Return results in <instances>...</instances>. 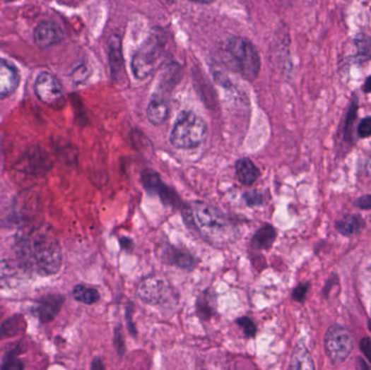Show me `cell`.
Segmentation results:
<instances>
[{
	"mask_svg": "<svg viewBox=\"0 0 371 370\" xmlns=\"http://www.w3.org/2000/svg\"><path fill=\"white\" fill-rule=\"evenodd\" d=\"M236 323L240 326L245 337L254 338L257 335V326L253 323L252 319L249 318V317H240V318L237 319Z\"/></svg>",
	"mask_w": 371,
	"mask_h": 370,
	"instance_id": "obj_25",
	"label": "cell"
},
{
	"mask_svg": "<svg viewBox=\"0 0 371 370\" xmlns=\"http://www.w3.org/2000/svg\"><path fill=\"white\" fill-rule=\"evenodd\" d=\"M308 285H300L299 287L295 289L293 291V299L298 302H302L305 299L306 293L308 290Z\"/></svg>",
	"mask_w": 371,
	"mask_h": 370,
	"instance_id": "obj_30",
	"label": "cell"
},
{
	"mask_svg": "<svg viewBox=\"0 0 371 370\" xmlns=\"http://www.w3.org/2000/svg\"><path fill=\"white\" fill-rule=\"evenodd\" d=\"M277 238V230L271 225H265L259 228L251 239V246L254 250H269Z\"/></svg>",
	"mask_w": 371,
	"mask_h": 370,
	"instance_id": "obj_16",
	"label": "cell"
},
{
	"mask_svg": "<svg viewBox=\"0 0 371 370\" xmlns=\"http://www.w3.org/2000/svg\"><path fill=\"white\" fill-rule=\"evenodd\" d=\"M364 353L366 354V357H368L369 361L371 363V343L369 339L362 340V345H360Z\"/></svg>",
	"mask_w": 371,
	"mask_h": 370,
	"instance_id": "obj_33",
	"label": "cell"
},
{
	"mask_svg": "<svg viewBox=\"0 0 371 370\" xmlns=\"http://www.w3.org/2000/svg\"><path fill=\"white\" fill-rule=\"evenodd\" d=\"M114 345L115 349L119 352V355L125 353V343H124L123 335H122L121 326H117L114 330Z\"/></svg>",
	"mask_w": 371,
	"mask_h": 370,
	"instance_id": "obj_28",
	"label": "cell"
},
{
	"mask_svg": "<svg viewBox=\"0 0 371 370\" xmlns=\"http://www.w3.org/2000/svg\"><path fill=\"white\" fill-rule=\"evenodd\" d=\"M119 244H121L122 249L126 251V252H131L134 250V242L131 238L122 237V238H119Z\"/></svg>",
	"mask_w": 371,
	"mask_h": 370,
	"instance_id": "obj_32",
	"label": "cell"
},
{
	"mask_svg": "<svg viewBox=\"0 0 371 370\" xmlns=\"http://www.w3.org/2000/svg\"><path fill=\"white\" fill-rule=\"evenodd\" d=\"M365 222L358 215H346L336 224V229L344 236L358 234L364 228Z\"/></svg>",
	"mask_w": 371,
	"mask_h": 370,
	"instance_id": "obj_19",
	"label": "cell"
},
{
	"mask_svg": "<svg viewBox=\"0 0 371 370\" xmlns=\"http://www.w3.org/2000/svg\"><path fill=\"white\" fill-rule=\"evenodd\" d=\"M358 135L362 138H368L371 136V117H366L360 122L358 126Z\"/></svg>",
	"mask_w": 371,
	"mask_h": 370,
	"instance_id": "obj_29",
	"label": "cell"
},
{
	"mask_svg": "<svg viewBox=\"0 0 371 370\" xmlns=\"http://www.w3.org/2000/svg\"><path fill=\"white\" fill-rule=\"evenodd\" d=\"M161 258L167 264L175 265L177 268H184V270H192L196 268V261L188 251L175 248L170 244L163 249Z\"/></svg>",
	"mask_w": 371,
	"mask_h": 370,
	"instance_id": "obj_13",
	"label": "cell"
},
{
	"mask_svg": "<svg viewBox=\"0 0 371 370\" xmlns=\"http://www.w3.org/2000/svg\"><path fill=\"white\" fill-rule=\"evenodd\" d=\"M91 369H105V365H103L102 361L100 359H95L91 363Z\"/></svg>",
	"mask_w": 371,
	"mask_h": 370,
	"instance_id": "obj_35",
	"label": "cell"
},
{
	"mask_svg": "<svg viewBox=\"0 0 371 370\" xmlns=\"http://www.w3.org/2000/svg\"><path fill=\"white\" fill-rule=\"evenodd\" d=\"M8 3H12V1H16V0H6Z\"/></svg>",
	"mask_w": 371,
	"mask_h": 370,
	"instance_id": "obj_38",
	"label": "cell"
},
{
	"mask_svg": "<svg viewBox=\"0 0 371 370\" xmlns=\"http://www.w3.org/2000/svg\"><path fill=\"white\" fill-rule=\"evenodd\" d=\"M28 165L33 173L38 172V173L42 174V171L49 169V167H47V160L45 159L44 155L42 153H34L30 155Z\"/></svg>",
	"mask_w": 371,
	"mask_h": 370,
	"instance_id": "obj_24",
	"label": "cell"
},
{
	"mask_svg": "<svg viewBox=\"0 0 371 370\" xmlns=\"http://www.w3.org/2000/svg\"><path fill=\"white\" fill-rule=\"evenodd\" d=\"M355 205L360 208V209L369 210L371 209V195L360 197V199L355 201Z\"/></svg>",
	"mask_w": 371,
	"mask_h": 370,
	"instance_id": "obj_31",
	"label": "cell"
},
{
	"mask_svg": "<svg viewBox=\"0 0 371 370\" xmlns=\"http://www.w3.org/2000/svg\"><path fill=\"white\" fill-rule=\"evenodd\" d=\"M190 1L198 4H211L214 3L215 0H190Z\"/></svg>",
	"mask_w": 371,
	"mask_h": 370,
	"instance_id": "obj_37",
	"label": "cell"
},
{
	"mask_svg": "<svg viewBox=\"0 0 371 370\" xmlns=\"http://www.w3.org/2000/svg\"><path fill=\"white\" fill-rule=\"evenodd\" d=\"M165 1H173V0H165Z\"/></svg>",
	"mask_w": 371,
	"mask_h": 370,
	"instance_id": "obj_39",
	"label": "cell"
},
{
	"mask_svg": "<svg viewBox=\"0 0 371 370\" xmlns=\"http://www.w3.org/2000/svg\"><path fill=\"white\" fill-rule=\"evenodd\" d=\"M236 176L242 185L251 186L259 179L261 172L250 159H240L236 163Z\"/></svg>",
	"mask_w": 371,
	"mask_h": 370,
	"instance_id": "obj_15",
	"label": "cell"
},
{
	"mask_svg": "<svg viewBox=\"0 0 371 370\" xmlns=\"http://www.w3.org/2000/svg\"><path fill=\"white\" fill-rule=\"evenodd\" d=\"M170 115V102L163 94L154 95L147 108L148 120L151 124L161 125Z\"/></svg>",
	"mask_w": 371,
	"mask_h": 370,
	"instance_id": "obj_14",
	"label": "cell"
},
{
	"mask_svg": "<svg viewBox=\"0 0 371 370\" xmlns=\"http://www.w3.org/2000/svg\"><path fill=\"white\" fill-rule=\"evenodd\" d=\"M243 199L247 202V205H261L263 203V196L259 195L257 191H247L243 195Z\"/></svg>",
	"mask_w": 371,
	"mask_h": 370,
	"instance_id": "obj_27",
	"label": "cell"
},
{
	"mask_svg": "<svg viewBox=\"0 0 371 370\" xmlns=\"http://www.w3.org/2000/svg\"><path fill=\"white\" fill-rule=\"evenodd\" d=\"M208 136V125L202 117L192 111H182L171 131L170 141L177 149L200 147Z\"/></svg>",
	"mask_w": 371,
	"mask_h": 370,
	"instance_id": "obj_4",
	"label": "cell"
},
{
	"mask_svg": "<svg viewBox=\"0 0 371 370\" xmlns=\"http://www.w3.org/2000/svg\"><path fill=\"white\" fill-rule=\"evenodd\" d=\"M324 349L334 365L343 363L354 349V338L343 326L334 325L324 337Z\"/></svg>",
	"mask_w": 371,
	"mask_h": 370,
	"instance_id": "obj_5",
	"label": "cell"
},
{
	"mask_svg": "<svg viewBox=\"0 0 371 370\" xmlns=\"http://www.w3.org/2000/svg\"><path fill=\"white\" fill-rule=\"evenodd\" d=\"M35 92L40 101L48 106L56 107L64 99V90L56 76L49 72H42L35 82Z\"/></svg>",
	"mask_w": 371,
	"mask_h": 370,
	"instance_id": "obj_8",
	"label": "cell"
},
{
	"mask_svg": "<svg viewBox=\"0 0 371 370\" xmlns=\"http://www.w3.org/2000/svg\"><path fill=\"white\" fill-rule=\"evenodd\" d=\"M73 298L77 302L83 304L91 305L98 302L100 300V293L96 288L86 286V285H76L73 289Z\"/></svg>",
	"mask_w": 371,
	"mask_h": 370,
	"instance_id": "obj_20",
	"label": "cell"
},
{
	"mask_svg": "<svg viewBox=\"0 0 371 370\" xmlns=\"http://www.w3.org/2000/svg\"><path fill=\"white\" fill-rule=\"evenodd\" d=\"M20 73L13 64L0 59V99L11 96L20 85Z\"/></svg>",
	"mask_w": 371,
	"mask_h": 370,
	"instance_id": "obj_11",
	"label": "cell"
},
{
	"mask_svg": "<svg viewBox=\"0 0 371 370\" xmlns=\"http://www.w3.org/2000/svg\"><path fill=\"white\" fill-rule=\"evenodd\" d=\"M289 368L291 369H314L315 368L311 354L306 349L305 345H298L293 350L291 359H290Z\"/></svg>",
	"mask_w": 371,
	"mask_h": 370,
	"instance_id": "obj_17",
	"label": "cell"
},
{
	"mask_svg": "<svg viewBox=\"0 0 371 370\" xmlns=\"http://www.w3.org/2000/svg\"><path fill=\"white\" fill-rule=\"evenodd\" d=\"M370 330H371V326H370Z\"/></svg>",
	"mask_w": 371,
	"mask_h": 370,
	"instance_id": "obj_40",
	"label": "cell"
},
{
	"mask_svg": "<svg viewBox=\"0 0 371 370\" xmlns=\"http://www.w3.org/2000/svg\"><path fill=\"white\" fill-rule=\"evenodd\" d=\"M21 345L14 347L7 352L3 359V364L0 365V369L18 370L23 369L24 364L20 359V355L22 354Z\"/></svg>",
	"mask_w": 371,
	"mask_h": 370,
	"instance_id": "obj_22",
	"label": "cell"
},
{
	"mask_svg": "<svg viewBox=\"0 0 371 370\" xmlns=\"http://www.w3.org/2000/svg\"><path fill=\"white\" fill-rule=\"evenodd\" d=\"M17 253L21 266L38 275L57 274L62 266L60 244L54 232L44 226L20 237Z\"/></svg>",
	"mask_w": 371,
	"mask_h": 370,
	"instance_id": "obj_1",
	"label": "cell"
},
{
	"mask_svg": "<svg viewBox=\"0 0 371 370\" xmlns=\"http://www.w3.org/2000/svg\"><path fill=\"white\" fill-rule=\"evenodd\" d=\"M141 183H143L146 191H147L149 195L158 196L160 189H161L164 185L159 173L152 169H147L143 172V174H141Z\"/></svg>",
	"mask_w": 371,
	"mask_h": 370,
	"instance_id": "obj_21",
	"label": "cell"
},
{
	"mask_svg": "<svg viewBox=\"0 0 371 370\" xmlns=\"http://www.w3.org/2000/svg\"><path fill=\"white\" fill-rule=\"evenodd\" d=\"M26 323L23 317L16 315L10 317L7 321L0 325V341L8 338L16 337L19 333H23Z\"/></svg>",
	"mask_w": 371,
	"mask_h": 370,
	"instance_id": "obj_18",
	"label": "cell"
},
{
	"mask_svg": "<svg viewBox=\"0 0 371 370\" xmlns=\"http://www.w3.org/2000/svg\"><path fill=\"white\" fill-rule=\"evenodd\" d=\"M64 301L66 299H64V295L59 294V293H50V294L44 295L36 301V305L33 309L34 314L36 315L40 323H50L60 313L61 309L64 306Z\"/></svg>",
	"mask_w": 371,
	"mask_h": 370,
	"instance_id": "obj_9",
	"label": "cell"
},
{
	"mask_svg": "<svg viewBox=\"0 0 371 370\" xmlns=\"http://www.w3.org/2000/svg\"><path fill=\"white\" fill-rule=\"evenodd\" d=\"M89 76H90V68L86 64H82V66L75 68L72 74V78L75 83L80 84V83L85 82Z\"/></svg>",
	"mask_w": 371,
	"mask_h": 370,
	"instance_id": "obj_26",
	"label": "cell"
},
{
	"mask_svg": "<svg viewBox=\"0 0 371 370\" xmlns=\"http://www.w3.org/2000/svg\"><path fill=\"white\" fill-rule=\"evenodd\" d=\"M364 90L367 92H371V76L366 80V84L364 85Z\"/></svg>",
	"mask_w": 371,
	"mask_h": 370,
	"instance_id": "obj_36",
	"label": "cell"
},
{
	"mask_svg": "<svg viewBox=\"0 0 371 370\" xmlns=\"http://www.w3.org/2000/svg\"><path fill=\"white\" fill-rule=\"evenodd\" d=\"M184 222L208 238H222L229 232V222L222 212L204 202L182 206Z\"/></svg>",
	"mask_w": 371,
	"mask_h": 370,
	"instance_id": "obj_3",
	"label": "cell"
},
{
	"mask_svg": "<svg viewBox=\"0 0 371 370\" xmlns=\"http://www.w3.org/2000/svg\"><path fill=\"white\" fill-rule=\"evenodd\" d=\"M64 38V31L52 21L40 22L34 31V40L40 48L52 47L62 42Z\"/></svg>",
	"mask_w": 371,
	"mask_h": 370,
	"instance_id": "obj_10",
	"label": "cell"
},
{
	"mask_svg": "<svg viewBox=\"0 0 371 370\" xmlns=\"http://www.w3.org/2000/svg\"><path fill=\"white\" fill-rule=\"evenodd\" d=\"M109 61L113 80L119 82L126 80V72L124 68V59L122 54V42L119 36L113 35L109 42Z\"/></svg>",
	"mask_w": 371,
	"mask_h": 370,
	"instance_id": "obj_12",
	"label": "cell"
},
{
	"mask_svg": "<svg viewBox=\"0 0 371 370\" xmlns=\"http://www.w3.org/2000/svg\"><path fill=\"white\" fill-rule=\"evenodd\" d=\"M19 278V270L17 265L12 264L9 261L0 262V282L8 285L10 281Z\"/></svg>",
	"mask_w": 371,
	"mask_h": 370,
	"instance_id": "obj_23",
	"label": "cell"
},
{
	"mask_svg": "<svg viewBox=\"0 0 371 370\" xmlns=\"http://www.w3.org/2000/svg\"><path fill=\"white\" fill-rule=\"evenodd\" d=\"M159 56V40L152 36L136 50L131 59V71L135 78L137 80H146L153 72Z\"/></svg>",
	"mask_w": 371,
	"mask_h": 370,
	"instance_id": "obj_6",
	"label": "cell"
},
{
	"mask_svg": "<svg viewBox=\"0 0 371 370\" xmlns=\"http://www.w3.org/2000/svg\"><path fill=\"white\" fill-rule=\"evenodd\" d=\"M223 61L247 80H254L261 71V58L257 48L250 40L239 36L227 40L223 48Z\"/></svg>",
	"mask_w": 371,
	"mask_h": 370,
	"instance_id": "obj_2",
	"label": "cell"
},
{
	"mask_svg": "<svg viewBox=\"0 0 371 370\" xmlns=\"http://www.w3.org/2000/svg\"><path fill=\"white\" fill-rule=\"evenodd\" d=\"M171 293L170 285L159 276H149L141 281L137 294L143 302L150 305H159L168 300Z\"/></svg>",
	"mask_w": 371,
	"mask_h": 370,
	"instance_id": "obj_7",
	"label": "cell"
},
{
	"mask_svg": "<svg viewBox=\"0 0 371 370\" xmlns=\"http://www.w3.org/2000/svg\"><path fill=\"white\" fill-rule=\"evenodd\" d=\"M131 309H131V307H127L126 318H127V321H129V331H131V335H137V331H136L135 326H134L133 323H131Z\"/></svg>",
	"mask_w": 371,
	"mask_h": 370,
	"instance_id": "obj_34",
	"label": "cell"
}]
</instances>
